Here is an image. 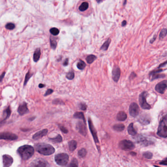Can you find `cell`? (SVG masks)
<instances>
[{
    "instance_id": "25",
    "label": "cell",
    "mask_w": 167,
    "mask_h": 167,
    "mask_svg": "<svg viewBox=\"0 0 167 167\" xmlns=\"http://www.w3.org/2000/svg\"><path fill=\"white\" fill-rule=\"evenodd\" d=\"M125 126L122 124H115L113 126V128L114 130L117 131H123L124 130Z\"/></svg>"
},
{
    "instance_id": "53",
    "label": "cell",
    "mask_w": 167,
    "mask_h": 167,
    "mask_svg": "<svg viewBox=\"0 0 167 167\" xmlns=\"http://www.w3.org/2000/svg\"><path fill=\"white\" fill-rule=\"evenodd\" d=\"M154 167H157V166H154Z\"/></svg>"
},
{
    "instance_id": "32",
    "label": "cell",
    "mask_w": 167,
    "mask_h": 167,
    "mask_svg": "<svg viewBox=\"0 0 167 167\" xmlns=\"http://www.w3.org/2000/svg\"><path fill=\"white\" fill-rule=\"evenodd\" d=\"M34 74L33 73H30V71L28 72L26 75L25 76V79H24V86H25L26 85V84L28 83V81L30 80V78L33 76Z\"/></svg>"
},
{
    "instance_id": "27",
    "label": "cell",
    "mask_w": 167,
    "mask_h": 167,
    "mask_svg": "<svg viewBox=\"0 0 167 167\" xmlns=\"http://www.w3.org/2000/svg\"><path fill=\"white\" fill-rule=\"evenodd\" d=\"M96 58V56L93 54H91L88 56H87L86 58V62L88 64H92Z\"/></svg>"
},
{
    "instance_id": "43",
    "label": "cell",
    "mask_w": 167,
    "mask_h": 167,
    "mask_svg": "<svg viewBox=\"0 0 167 167\" xmlns=\"http://www.w3.org/2000/svg\"><path fill=\"white\" fill-rule=\"evenodd\" d=\"M60 129L61 131H62L63 133H68V130L67 129H66L65 127L63 126H60Z\"/></svg>"
},
{
    "instance_id": "40",
    "label": "cell",
    "mask_w": 167,
    "mask_h": 167,
    "mask_svg": "<svg viewBox=\"0 0 167 167\" xmlns=\"http://www.w3.org/2000/svg\"><path fill=\"white\" fill-rule=\"evenodd\" d=\"M143 156L145 158L150 159H152V154L150 152H144L143 154Z\"/></svg>"
},
{
    "instance_id": "11",
    "label": "cell",
    "mask_w": 167,
    "mask_h": 167,
    "mask_svg": "<svg viewBox=\"0 0 167 167\" xmlns=\"http://www.w3.org/2000/svg\"><path fill=\"white\" fill-rule=\"evenodd\" d=\"M76 128L82 135L86 136L87 134V128L85 122L81 121L78 122L76 125Z\"/></svg>"
},
{
    "instance_id": "29",
    "label": "cell",
    "mask_w": 167,
    "mask_h": 167,
    "mask_svg": "<svg viewBox=\"0 0 167 167\" xmlns=\"http://www.w3.org/2000/svg\"><path fill=\"white\" fill-rule=\"evenodd\" d=\"M50 47L53 49V50H55L56 48V47H57V45H58V43H57V41L56 40V39L54 38H50Z\"/></svg>"
},
{
    "instance_id": "37",
    "label": "cell",
    "mask_w": 167,
    "mask_h": 167,
    "mask_svg": "<svg viewBox=\"0 0 167 167\" xmlns=\"http://www.w3.org/2000/svg\"><path fill=\"white\" fill-rule=\"evenodd\" d=\"M66 77L69 80H72L74 77V72H72V71L68 72L67 74Z\"/></svg>"
},
{
    "instance_id": "7",
    "label": "cell",
    "mask_w": 167,
    "mask_h": 167,
    "mask_svg": "<svg viewBox=\"0 0 167 167\" xmlns=\"http://www.w3.org/2000/svg\"><path fill=\"white\" fill-rule=\"evenodd\" d=\"M148 95L146 92H142L139 96V103L141 108L144 109H150L151 108L150 106L148 104L146 101V97Z\"/></svg>"
},
{
    "instance_id": "18",
    "label": "cell",
    "mask_w": 167,
    "mask_h": 167,
    "mask_svg": "<svg viewBox=\"0 0 167 167\" xmlns=\"http://www.w3.org/2000/svg\"><path fill=\"white\" fill-rule=\"evenodd\" d=\"M139 122L144 125L148 124L150 122V117L145 115H142L139 118Z\"/></svg>"
},
{
    "instance_id": "6",
    "label": "cell",
    "mask_w": 167,
    "mask_h": 167,
    "mask_svg": "<svg viewBox=\"0 0 167 167\" xmlns=\"http://www.w3.org/2000/svg\"><path fill=\"white\" fill-rule=\"evenodd\" d=\"M119 147L122 150H133L135 148V146L130 141L124 140L120 142Z\"/></svg>"
},
{
    "instance_id": "2",
    "label": "cell",
    "mask_w": 167,
    "mask_h": 167,
    "mask_svg": "<svg viewBox=\"0 0 167 167\" xmlns=\"http://www.w3.org/2000/svg\"><path fill=\"white\" fill-rule=\"evenodd\" d=\"M35 148L38 152L44 155H51L55 152L54 148L52 146L47 144H37L35 146Z\"/></svg>"
},
{
    "instance_id": "49",
    "label": "cell",
    "mask_w": 167,
    "mask_h": 167,
    "mask_svg": "<svg viewBox=\"0 0 167 167\" xmlns=\"http://www.w3.org/2000/svg\"><path fill=\"white\" fill-rule=\"evenodd\" d=\"M166 64H167V61H166V62H164V63H162V64H161L159 66V68H160V67H163V66H165Z\"/></svg>"
},
{
    "instance_id": "1",
    "label": "cell",
    "mask_w": 167,
    "mask_h": 167,
    "mask_svg": "<svg viewBox=\"0 0 167 167\" xmlns=\"http://www.w3.org/2000/svg\"><path fill=\"white\" fill-rule=\"evenodd\" d=\"M34 148L30 145L23 146L17 150V152L24 160H28L31 158L34 155Z\"/></svg>"
},
{
    "instance_id": "36",
    "label": "cell",
    "mask_w": 167,
    "mask_h": 167,
    "mask_svg": "<svg viewBox=\"0 0 167 167\" xmlns=\"http://www.w3.org/2000/svg\"><path fill=\"white\" fill-rule=\"evenodd\" d=\"M67 167H78V162L76 159L74 158L71 162L69 164Z\"/></svg>"
},
{
    "instance_id": "4",
    "label": "cell",
    "mask_w": 167,
    "mask_h": 167,
    "mask_svg": "<svg viewBox=\"0 0 167 167\" xmlns=\"http://www.w3.org/2000/svg\"><path fill=\"white\" fill-rule=\"evenodd\" d=\"M55 161L58 165L63 166L66 165L69 161V156L66 154H60L55 156Z\"/></svg>"
},
{
    "instance_id": "23",
    "label": "cell",
    "mask_w": 167,
    "mask_h": 167,
    "mask_svg": "<svg viewBox=\"0 0 167 167\" xmlns=\"http://www.w3.org/2000/svg\"><path fill=\"white\" fill-rule=\"evenodd\" d=\"M128 131L129 134L132 135V136H135L137 134V131L134 128L133 123H131L129 125L128 128Z\"/></svg>"
},
{
    "instance_id": "19",
    "label": "cell",
    "mask_w": 167,
    "mask_h": 167,
    "mask_svg": "<svg viewBox=\"0 0 167 167\" xmlns=\"http://www.w3.org/2000/svg\"><path fill=\"white\" fill-rule=\"evenodd\" d=\"M162 71V70H159L157 71H154L150 73V75H152V80H154L156 79L159 78H162L165 77V75L164 74H157L156 73Z\"/></svg>"
},
{
    "instance_id": "35",
    "label": "cell",
    "mask_w": 167,
    "mask_h": 167,
    "mask_svg": "<svg viewBox=\"0 0 167 167\" xmlns=\"http://www.w3.org/2000/svg\"><path fill=\"white\" fill-rule=\"evenodd\" d=\"M86 154H87V151L85 148L80 149L78 152V155L81 158L85 157Z\"/></svg>"
},
{
    "instance_id": "42",
    "label": "cell",
    "mask_w": 167,
    "mask_h": 167,
    "mask_svg": "<svg viewBox=\"0 0 167 167\" xmlns=\"http://www.w3.org/2000/svg\"><path fill=\"white\" fill-rule=\"evenodd\" d=\"M53 92H54V90L52 89H48V90L46 91V92L45 93V94H44V96H47L50 95L51 94H52Z\"/></svg>"
},
{
    "instance_id": "45",
    "label": "cell",
    "mask_w": 167,
    "mask_h": 167,
    "mask_svg": "<svg viewBox=\"0 0 167 167\" xmlns=\"http://www.w3.org/2000/svg\"><path fill=\"white\" fill-rule=\"evenodd\" d=\"M160 164L161 165H167V158H166L165 160H163L162 161L160 162Z\"/></svg>"
},
{
    "instance_id": "48",
    "label": "cell",
    "mask_w": 167,
    "mask_h": 167,
    "mask_svg": "<svg viewBox=\"0 0 167 167\" xmlns=\"http://www.w3.org/2000/svg\"><path fill=\"white\" fill-rule=\"evenodd\" d=\"M136 76V74H135L134 72H132L131 73V75H130V77L131 76V78H133V76H134V77H135Z\"/></svg>"
},
{
    "instance_id": "13",
    "label": "cell",
    "mask_w": 167,
    "mask_h": 167,
    "mask_svg": "<svg viewBox=\"0 0 167 167\" xmlns=\"http://www.w3.org/2000/svg\"><path fill=\"white\" fill-rule=\"evenodd\" d=\"M88 124H89V126L90 130L92 134L93 137L94 138V141L96 144H99V141H98V139L97 136V133H96V130L95 127L93 124V122L91 120V119L90 118H89L88 119Z\"/></svg>"
},
{
    "instance_id": "47",
    "label": "cell",
    "mask_w": 167,
    "mask_h": 167,
    "mask_svg": "<svg viewBox=\"0 0 167 167\" xmlns=\"http://www.w3.org/2000/svg\"><path fill=\"white\" fill-rule=\"evenodd\" d=\"M45 86H46V85H45V84H39V85H38V87H39V88H43V87H45Z\"/></svg>"
},
{
    "instance_id": "51",
    "label": "cell",
    "mask_w": 167,
    "mask_h": 167,
    "mask_svg": "<svg viewBox=\"0 0 167 167\" xmlns=\"http://www.w3.org/2000/svg\"><path fill=\"white\" fill-rule=\"evenodd\" d=\"M156 38V36H155V37L154 36L152 39H151V40H150V43H152L154 42V41L155 40Z\"/></svg>"
},
{
    "instance_id": "41",
    "label": "cell",
    "mask_w": 167,
    "mask_h": 167,
    "mask_svg": "<svg viewBox=\"0 0 167 167\" xmlns=\"http://www.w3.org/2000/svg\"><path fill=\"white\" fill-rule=\"evenodd\" d=\"M79 107L80 108V109L82 110H85L87 109V106L85 104H83V103L80 104Z\"/></svg>"
},
{
    "instance_id": "3",
    "label": "cell",
    "mask_w": 167,
    "mask_h": 167,
    "mask_svg": "<svg viewBox=\"0 0 167 167\" xmlns=\"http://www.w3.org/2000/svg\"><path fill=\"white\" fill-rule=\"evenodd\" d=\"M157 135L162 138H167V114L165 115L160 122Z\"/></svg>"
},
{
    "instance_id": "30",
    "label": "cell",
    "mask_w": 167,
    "mask_h": 167,
    "mask_svg": "<svg viewBox=\"0 0 167 167\" xmlns=\"http://www.w3.org/2000/svg\"><path fill=\"white\" fill-rule=\"evenodd\" d=\"M86 65V63L82 60H80L76 65L78 68L80 70H84L85 68Z\"/></svg>"
},
{
    "instance_id": "8",
    "label": "cell",
    "mask_w": 167,
    "mask_h": 167,
    "mask_svg": "<svg viewBox=\"0 0 167 167\" xmlns=\"http://www.w3.org/2000/svg\"><path fill=\"white\" fill-rule=\"evenodd\" d=\"M30 167H50L48 162L43 159L34 160L30 164Z\"/></svg>"
},
{
    "instance_id": "28",
    "label": "cell",
    "mask_w": 167,
    "mask_h": 167,
    "mask_svg": "<svg viewBox=\"0 0 167 167\" xmlns=\"http://www.w3.org/2000/svg\"><path fill=\"white\" fill-rule=\"evenodd\" d=\"M89 7V4L88 2H83L81 4L80 6H79V10L80 11V12H84L86 10H87L88 9Z\"/></svg>"
},
{
    "instance_id": "15",
    "label": "cell",
    "mask_w": 167,
    "mask_h": 167,
    "mask_svg": "<svg viewBox=\"0 0 167 167\" xmlns=\"http://www.w3.org/2000/svg\"><path fill=\"white\" fill-rule=\"evenodd\" d=\"M112 78L115 82H118L120 75V70L119 67L117 66H115L112 71Z\"/></svg>"
},
{
    "instance_id": "39",
    "label": "cell",
    "mask_w": 167,
    "mask_h": 167,
    "mask_svg": "<svg viewBox=\"0 0 167 167\" xmlns=\"http://www.w3.org/2000/svg\"><path fill=\"white\" fill-rule=\"evenodd\" d=\"M167 34V29H166V28H164V29H163V30H161L160 34V36H159L160 39H162V38H164L165 36H166Z\"/></svg>"
},
{
    "instance_id": "12",
    "label": "cell",
    "mask_w": 167,
    "mask_h": 167,
    "mask_svg": "<svg viewBox=\"0 0 167 167\" xmlns=\"http://www.w3.org/2000/svg\"><path fill=\"white\" fill-rule=\"evenodd\" d=\"M167 89V80H163L157 84L155 87V90L159 93L163 94Z\"/></svg>"
},
{
    "instance_id": "38",
    "label": "cell",
    "mask_w": 167,
    "mask_h": 167,
    "mask_svg": "<svg viewBox=\"0 0 167 167\" xmlns=\"http://www.w3.org/2000/svg\"><path fill=\"white\" fill-rule=\"evenodd\" d=\"M6 28L8 30H12L15 28V25L12 23H8L6 25Z\"/></svg>"
},
{
    "instance_id": "50",
    "label": "cell",
    "mask_w": 167,
    "mask_h": 167,
    "mask_svg": "<svg viewBox=\"0 0 167 167\" xmlns=\"http://www.w3.org/2000/svg\"><path fill=\"white\" fill-rule=\"evenodd\" d=\"M126 24V21H124L122 22V26H125Z\"/></svg>"
},
{
    "instance_id": "22",
    "label": "cell",
    "mask_w": 167,
    "mask_h": 167,
    "mask_svg": "<svg viewBox=\"0 0 167 167\" xmlns=\"http://www.w3.org/2000/svg\"><path fill=\"white\" fill-rule=\"evenodd\" d=\"M11 110L10 107H8L4 111V113H3V119L2 120H6L8 118H9V117L10 116V114H11Z\"/></svg>"
},
{
    "instance_id": "5",
    "label": "cell",
    "mask_w": 167,
    "mask_h": 167,
    "mask_svg": "<svg viewBox=\"0 0 167 167\" xmlns=\"http://www.w3.org/2000/svg\"><path fill=\"white\" fill-rule=\"evenodd\" d=\"M134 139L137 143L141 145L144 146L152 145L154 143V142L148 140L147 138L144 137V136L141 135H139L138 136H135Z\"/></svg>"
},
{
    "instance_id": "33",
    "label": "cell",
    "mask_w": 167,
    "mask_h": 167,
    "mask_svg": "<svg viewBox=\"0 0 167 167\" xmlns=\"http://www.w3.org/2000/svg\"><path fill=\"white\" fill-rule=\"evenodd\" d=\"M50 140L53 142H55V143H60L62 141V137L60 135H58L56 137L53 138H50Z\"/></svg>"
},
{
    "instance_id": "21",
    "label": "cell",
    "mask_w": 167,
    "mask_h": 167,
    "mask_svg": "<svg viewBox=\"0 0 167 167\" xmlns=\"http://www.w3.org/2000/svg\"><path fill=\"white\" fill-rule=\"evenodd\" d=\"M127 118L126 114L123 111H120L118 113L117 115V119L120 121L125 120Z\"/></svg>"
},
{
    "instance_id": "34",
    "label": "cell",
    "mask_w": 167,
    "mask_h": 167,
    "mask_svg": "<svg viewBox=\"0 0 167 167\" xmlns=\"http://www.w3.org/2000/svg\"><path fill=\"white\" fill-rule=\"evenodd\" d=\"M50 32L52 35L56 36L60 34V30L56 28H52L50 30Z\"/></svg>"
},
{
    "instance_id": "52",
    "label": "cell",
    "mask_w": 167,
    "mask_h": 167,
    "mask_svg": "<svg viewBox=\"0 0 167 167\" xmlns=\"http://www.w3.org/2000/svg\"><path fill=\"white\" fill-rule=\"evenodd\" d=\"M126 1H124V5H125V4H126Z\"/></svg>"
},
{
    "instance_id": "24",
    "label": "cell",
    "mask_w": 167,
    "mask_h": 167,
    "mask_svg": "<svg viewBox=\"0 0 167 167\" xmlns=\"http://www.w3.org/2000/svg\"><path fill=\"white\" fill-rule=\"evenodd\" d=\"M68 144H69V150L70 151L73 152L76 149V146H77V143L76 141L72 140V141H70L68 143Z\"/></svg>"
},
{
    "instance_id": "16",
    "label": "cell",
    "mask_w": 167,
    "mask_h": 167,
    "mask_svg": "<svg viewBox=\"0 0 167 167\" xmlns=\"http://www.w3.org/2000/svg\"><path fill=\"white\" fill-rule=\"evenodd\" d=\"M18 112L20 115H24L28 112L29 110L27 107V104L26 102H24L21 104L18 108Z\"/></svg>"
},
{
    "instance_id": "26",
    "label": "cell",
    "mask_w": 167,
    "mask_h": 167,
    "mask_svg": "<svg viewBox=\"0 0 167 167\" xmlns=\"http://www.w3.org/2000/svg\"><path fill=\"white\" fill-rule=\"evenodd\" d=\"M74 117L76 118V119L82 120L83 121L85 122V118H84V113H82V112L75 113L74 114Z\"/></svg>"
},
{
    "instance_id": "9",
    "label": "cell",
    "mask_w": 167,
    "mask_h": 167,
    "mask_svg": "<svg viewBox=\"0 0 167 167\" xmlns=\"http://www.w3.org/2000/svg\"><path fill=\"white\" fill-rule=\"evenodd\" d=\"M0 139L8 140H15L17 139L18 136L11 132H4L0 133Z\"/></svg>"
},
{
    "instance_id": "10",
    "label": "cell",
    "mask_w": 167,
    "mask_h": 167,
    "mask_svg": "<svg viewBox=\"0 0 167 167\" xmlns=\"http://www.w3.org/2000/svg\"><path fill=\"white\" fill-rule=\"evenodd\" d=\"M129 111H130V114L131 116L135 117L137 116H138L139 112V108L138 105L134 102L131 104L130 106Z\"/></svg>"
},
{
    "instance_id": "14",
    "label": "cell",
    "mask_w": 167,
    "mask_h": 167,
    "mask_svg": "<svg viewBox=\"0 0 167 167\" xmlns=\"http://www.w3.org/2000/svg\"><path fill=\"white\" fill-rule=\"evenodd\" d=\"M13 162V158L11 156L4 154L2 156V163L4 167H10L12 165Z\"/></svg>"
},
{
    "instance_id": "31",
    "label": "cell",
    "mask_w": 167,
    "mask_h": 167,
    "mask_svg": "<svg viewBox=\"0 0 167 167\" xmlns=\"http://www.w3.org/2000/svg\"><path fill=\"white\" fill-rule=\"evenodd\" d=\"M110 42H111V39L109 38L108 39V40L104 43V44L102 45V46L100 48V50H107Z\"/></svg>"
},
{
    "instance_id": "20",
    "label": "cell",
    "mask_w": 167,
    "mask_h": 167,
    "mask_svg": "<svg viewBox=\"0 0 167 167\" xmlns=\"http://www.w3.org/2000/svg\"><path fill=\"white\" fill-rule=\"evenodd\" d=\"M41 50L40 48H37L36 50H35V52H34V61L35 62H37L40 58V56H41Z\"/></svg>"
},
{
    "instance_id": "44",
    "label": "cell",
    "mask_w": 167,
    "mask_h": 167,
    "mask_svg": "<svg viewBox=\"0 0 167 167\" xmlns=\"http://www.w3.org/2000/svg\"><path fill=\"white\" fill-rule=\"evenodd\" d=\"M69 64V59L67 58H66L65 60L63 62V66H66L68 65Z\"/></svg>"
},
{
    "instance_id": "17",
    "label": "cell",
    "mask_w": 167,
    "mask_h": 167,
    "mask_svg": "<svg viewBox=\"0 0 167 167\" xmlns=\"http://www.w3.org/2000/svg\"><path fill=\"white\" fill-rule=\"evenodd\" d=\"M48 130L47 129H44L42 130L38 131L35 134H34L32 138L34 140H38L41 138L42 137L45 136L48 133Z\"/></svg>"
},
{
    "instance_id": "46",
    "label": "cell",
    "mask_w": 167,
    "mask_h": 167,
    "mask_svg": "<svg viewBox=\"0 0 167 167\" xmlns=\"http://www.w3.org/2000/svg\"><path fill=\"white\" fill-rule=\"evenodd\" d=\"M5 74H6V72H2V74H1L0 76V82H2V80L4 78V75H5Z\"/></svg>"
}]
</instances>
